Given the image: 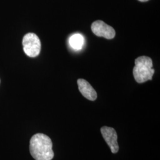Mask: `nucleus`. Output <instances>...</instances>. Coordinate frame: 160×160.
Masks as SVG:
<instances>
[{"label": "nucleus", "instance_id": "2", "mask_svg": "<svg viewBox=\"0 0 160 160\" xmlns=\"http://www.w3.org/2000/svg\"><path fill=\"white\" fill-rule=\"evenodd\" d=\"M135 67L133 69V75L138 83H143L148 80H152L154 74L153 63L151 58L142 56L135 61Z\"/></svg>", "mask_w": 160, "mask_h": 160}, {"label": "nucleus", "instance_id": "5", "mask_svg": "<svg viewBox=\"0 0 160 160\" xmlns=\"http://www.w3.org/2000/svg\"><path fill=\"white\" fill-rule=\"evenodd\" d=\"M101 133L103 138L109 145L112 153L116 154L119 151V145L118 143V135L113 128L108 126H103L101 129Z\"/></svg>", "mask_w": 160, "mask_h": 160}, {"label": "nucleus", "instance_id": "8", "mask_svg": "<svg viewBox=\"0 0 160 160\" xmlns=\"http://www.w3.org/2000/svg\"><path fill=\"white\" fill-rule=\"evenodd\" d=\"M139 1H141V2H147V1H148V0H139Z\"/></svg>", "mask_w": 160, "mask_h": 160}, {"label": "nucleus", "instance_id": "1", "mask_svg": "<svg viewBox=\"0 0 160 160\" xmlns=\"http://www.w3.org/2000/svg\"><path fill=\"white\" fill-rule=\"evenodd\" d=\"M51 138L43 133H36L30 141V152L35 160H52L54 157Z\"/></svg>", "mask_w": 160, "mask_h": 160}, {"label": "nucleus", "instance_id": "7", "mask_svg": "<svg viewBox=\"0 0 160 160\" xmlns=\"http://www.w3.org/2000/svg\"><path fill=\"white\" fill-rule=\"evenodd\" d=\"M84 43V37L81 34H75L71 36L69 39V43L71 47L74 50H81Z\"/></svg>", "mask_w": 160, "mask_h": 160}, {"label": "nucleus", "instance_id": "4", "mask_svg": "<svg viewBox=\"0 0 160 160\" xmlns=\"http://www.w3.org/2000/svg\"><path fill=\"white\" fill-rule=\"evenodd\" d=\"M91 29L95 35L98 37H103L107 39H112L116 35L114 29L102 20H97L93 22Z\"/></svg>", "mask_w": 160, "mask_h": 160}, {"label": "nucleus", "instance_id": "3", "mask_svg": "<svg viewBox=\"0 0 160 160\" xmlns=\"http://www.w3.org/2000/svg\"><path fill=\"white\" fill-rule=\"evenodd\" d=\"M23 50L29 57L38 56L41 50V43L38 36L33 33L26 34L23 39Z\"/></svg>", "mask_w": 160, "mask_h": 160}, {"label": "nucleus", "instance_id": "6", "mask_svg": "<svg viewBox=\"0 0 160 160\" xmlns=\"http://www.w3.org/2000/svg\"><path fill=\"white\" fill-rule=\"evenodd\" d=\"M77 83L80 92L84 97L91 101L97 99V92L88 81L80 78L77 81Z\"/></svg>", "mask_w": 160, "mask_h": 160}]
</instances>
